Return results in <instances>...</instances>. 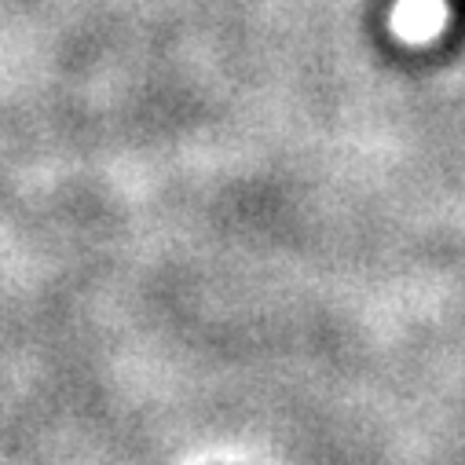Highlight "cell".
<instances>
[{"instance_id": "cell-1", "label": "cell", "mask_w": 465, "mask_h": 465, "mask_svg": "<svg viewBox=\"0 0 465 465\" xmlns=\"http://www.w3.org/2000/svg\"><path fill=\"white\" fill-rule=\"evenodd\" d=\"M443 19H447L443 0H400V8H396V30L411 41L436 37Z\"/></svg>"}]
</instances>
